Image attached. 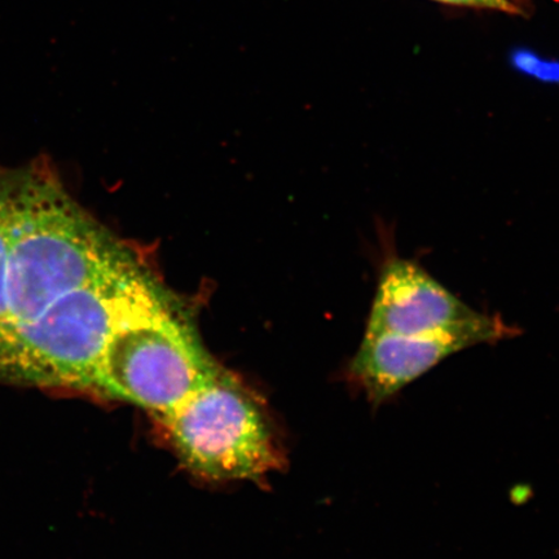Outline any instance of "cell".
<instances>
[{
    "instance_id": "6da1fadb",
    "label": "cell",
    "mask_w": 559,
    "mask_h": 559,
    "mask_svg": "<svg viewBox=\"0 0 559 559\" xmlns=\"http://www.w3.org/2000/svg\"><path fill=\"white\" fill-rule=\"evenodd\" d=\"M135 263V257L50 175L10 173L5 280L10 341L2 382L13 338L23 328L56 299Z\"/></svg>"
},
{
    "instance_id": "7a4b0ae2",
    "label": "cell",
    "mask_w": 559,
    "mask_h": 559,
    "mask_svg": "<svg viewBox=\"0 0 559 559\" xmlns=\"http://www.w3.org/2000/svg\"><path fill=\"white\" fill-rule=\"evenodd\" d=\"M146 278L135 263L56 299L13 338L4 382L96 390L105 349Z\"/></svg>"
},
{
    "instance_id": "3957f363",
    "label": "cell",
    "mask_w": 559,
    "mask_h": 559,
    "mask_svg": "<svg viewBox=\"0 0 559 559\" xmlns=\"http://www.w3.org/2000/svg\"><path fill=\"white\" fill-rule=\"evenodd\" d=\"M218 373L190 326L148 277L111 335L96 390L164 417Z\"/></svg>"
},
{
    "instance_id": "277c9868",
    "label": "cell",
    "mask_w": 559,
    "mask_h": 559,
    "mask_svg": "<svg viewBox=\"0 0 559 559\" xmlns=\"http://www.w3.org/2000/svg\"><path fill=\"white\" fill-rule=\"evenodd\" d=\"M163 418L181 459L204 477L250 479L276 465L260 409L221 372Z\"/></svg>"
},
{
    "instance_id": "5b68a950",
    "label": "cell",
    "mask_w": 559,
    "mask_h": 559,
    "mask_svg": "<svg viewBox=\"0 0 559 559\" xmlns=\"http://www.w3.org/2000/svg\"><path fill=\"white\" fill-rule=\"evenodd\" d=\"M516 333V328L491 314L484 323L460 331L425 335L366 334L349 373L365 389L370 403L380 405L451 355L477 345L496 344Z\"/></svg>"
},
{
    "instance_id": "8992f818",
    "label": "cell",
    "mask_w": 559,
    "mask_h": 559,
    "mask_svg": "<svg viewBox=\"0 0 559 559\" xmlns=\"http://www.w3.org/2000/svg\"><path fill=\"white\" fill-rule=\"evenodd\" d=\"M481 313L444 288L415 262L384 257L367 335H425L466 330L484 323Z\"/></svg>"
},
{
    "instance_id": "52a82bcc",
    "label": "cell",
    "mask_w": 559,
    "mask_h": 559,
    "mask_svg": "<svg viewBox=\"0 0 559 559\" xmlns=\"http://www.w3.org/2000/svg\"><path fill=\"white\" fill-rule=\"evenodd\" d=\"M9 183L10 173H0V382L9 349L10 319L7 305V233H9Z\"/></svg>"
},
{
    "instance_id": "ba28073f",
    "label": "cell",
    "mask_w": 559,
    "mask_h": 559,
    "mask_svg": "<svg viewBox=\"0 0 559 559\" xmlns=\"http://www.w3.org/2000/svg\"><path fill=\"white\" fill-rule=\"evenodd\" d=\"M510 64L516 72L531 79L559 85V60L545 59L528 48H516L510 53Z\"/></svg>"
},
{
    "instance_id": "9c48e42d",
    "label": "cell",
    "mask_w": 559,
    "mask_h": 559,
    "mask_svg": "<svg viewBox=\"0 0 559 559\" xmlns=\"http://www.w3.org/2000/svg\"><path fill=\"white\" fill-rule=\"evenodd\" d=\"M432 2L467 7V9L500 11L510 13V15H521L523 13L512 0H432Z\"/></svg>"
},
{
    "instance_id": "30bf717a",
    "label": "cell",
    "mask_w": 559,
    "mask_h": 559,
    "mask_svg": "<svg viewBox=\"0 0 559 559\" xmlns=\"http://www.w3.org/2000/svg\"><path fill=\"white\" fill-rule=\"evenodd\" d=\"M515 5H519L522 11H526L527 0H512Z\"/></svg>"
}]
</instances>
